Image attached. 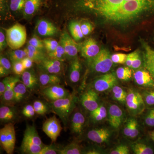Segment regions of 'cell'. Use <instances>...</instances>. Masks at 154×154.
Masks as SVG:
<instances>
[{
    "mask_svg": "<svg viewBox=\"0 0 154 154\" xmlns=\"http://www.w3.org/2000/svg\"><path fill=\"white\" fill-rule=\"evenodd\" d=\"M73 4L115 25H126L154 14V0H75Z\"/></svg>",
    "mask_w": 154,
    "mask_h": 154,
    "instance_id": "obj_1",
    "label": "cell"
},
{
    "mask_svg": "<svg viewBox=\"0 0 154 154\" xmlns=\"http://www.w3.org/2000/svg\"><path fill=\"white\" fill-rule=\"evenodd\" d=\"M77 99L75 95L72 94L66 98L50 102L51 110L60 118L65 126L68 124L70 116L75 107Z\"/></svg>",
    "mask_w": 154,
    "mask_h": 154,
    "instance_id": "obj_2",
    "label": "cell"
},
{
    "mask_svg": "<svg viewBox=\"0 0 154 154\" xmlns=\"http://www.w3.org/2000/svg\"><path fill=\"white\" fill-rule=\"evenodd\" d=\"M108 50L102 49L96 56L88 60L90 70L97 73L105 74L111 69L113 62Z\"/></svg>",
    "mask_w": 154,
    "mask_h": 154,
    "instance_id": "obj_3",
    "label": "cell"
},
{
    "mask_svg": "<svg viewBox=\"0 0 154 154\" xmlns=\"http://www.w3.org/2000/svg\"><path fill=\"white\" fill-rule=\"evenodd\" d=\"M5 30L8 46L11 49H19L25 45L27 36L25 26L16 23Z\"/></svg>",
    "mask_w": 154,
    "mask_h": 154,
    "instance_id": "obj_4",
    "label": "cell"
},
{
    "mask_svg": "<svg viewBox=\"0 0 154 154\" xmlns=\"http://www.w3.org/2000/svg\"><path fill=\"white\" fill-rule=\"evenodd\" d=\"M125 104L128 112L133 116L140 115L146 108L142 94L134 89L128 90Z\"/></svg>",
    "mask_w": 154,
    "mask_h": 154,
    "instance_id": "obj_5",
    "label": "cell"
},
{
    "mask_svg": "<svg viewBox=\"0 0 154 154\" xmlns=\"http://www.w3.org/2000/svg\"><path fill=\"white\" fill-rule=\"evenodd\" d=\"M16 142L15 127L12 122L6 123L0 130V144L7 154L14 153Z\"/></svg>",
    "mask_w": 154,
    "mask_h": 154,
    "instance_id": "obj_6",
    "label": "cell"
},
{
    "mask_svg": "<svg viewBox=\"0 0 154 154\" xmlns=\"http://www.w3.org/2000/svg\"><path fill=\"white\" fill-rule=\"evenodd\" d=\"M116 75L107 73L96 78L92 83V87L97 92H103L112 89L117 83Z\"/></svg>",
    "mask_w": 154,
    "mask_h": 154,
    "instance_id": "obj_7",
    "label": "cell"
},
{
    "mask_svg": "<svg viewBox=\"0 0 154 154\" xmlns=\"http://www.w3.org/2000/svg\"><path fill=\"white\" fill-rule=\"evenodd\" d=\"M43 132L51 140L53 143L57 140L63 129L60 121L55 115L46 119L43 125Z\"/></svg>",
    "mask_w": 154,
    "mask_h": 154,
    "instance_id": "obj_8",
    "label": "cell"
},
{
    "mask_svg": "<svg viewBox=\"0 0 154 154\" xmlns=\"http://www.w3.org/2000/svg\"><path fill=\"white\" fill-rule=\"evenodd\" d=\"M80 101L83 107L90 112L96 110L101 105L98 92L93 88H88L83 92Z\"/></svg>",
    "mask_w": 154,
    "mask_h": 154,
    "instance_id": "obj_9",
    "label": "cell"
},
{
    "mask_svg": "<svg viewBox=\"0 0 154 154\" xmlns=\"http://www.w3.org/2000/svg\"><path fill=\"white\" fill-rule=\"evenodd\" d=\"M41 93L45 99L50 102L66 98L71 94L69 91L60 84L43 88L42 89Z\"/></svg>",
    "mask_w": 154,
    "mask_h": 154,
    "instance_id": "obj_10",
    "label": "cell"
},
{
    "mask_svg": "<svg viewBox=\"0 0 154 154\" xmlns=\"http://www.w3.org/2000/svg\"><path fill=\"white\" fill-rule=\"evenodd\" d=\"M76 42L67 32H64L62 34L60 44L65 51L66 58L73 59L77 57L78 53L80 52L81 45Z\"/></svg>",
    "mask_w": 154,
    "mask_h": 154,
    "instance_id": "obj_11",
    "label": "cell"
},
{
    "mask_svg": "<svg viewBox=\"0 0 154 154\" xmlns=\"http://www.w3.org/2000/svg\"><path fill=\"white\" fill-rule=\"evenodd\" d=\"M107 119L110 127L113 129H119L125 119V114L122 109L116 104L109 105L107 110Z\"/></svg>",
    "mask_w": 154,
    "mask_h": 154,
    "instance_id": "obj_12",
    "label": "cell"
},
{
    "mask_svg": "<svg viewBox=\"0 0 154 154\" xmlns=\"http://www.w3.org/2000/svg\"><path fill=\"white\" fill-rule=\"evenodd\" d=\"M111 136V132L110 130L104 127L91 129L87 134L88 139L97 144H103L108 142Z\"/></svg>",
    "mask_w": 154,
    "mask_h": 154,
    "instance_id": "obj_13",
    "label": "cell"
},
{
    "mask_svg": "<svg viewBox=\"0 0 154 154\" xmlns=\"http://www.w3.org/2000/svg\"><path fill=\"white\" fill-rule=\"evenodd\" d=\"M38 67L43 72L60 75L63 71V62L47 57L42 61Z\"/></svg>",
    "mask_w": 154,
    "mask_h": 154,
    "instance_id": "obj_14",
    "label": "cell"
},
{
    "mask_svg": "<svg viewBox=\"0 0 154 154\" xmlns=\"http://www.w3.org/2000/svg\"><path fill=\"white\" fill-rule=\"evenodd\" d=\"M100 50L99 45L96 40L90 38L86 39L81 45L80 52L82 57L88 60L97 55Z\"/></svg>",
    "mask_w": 154,
    "mask_h": 154,
    "instance_id": "obj_15",
    "label": "cell"
},
{
    "mask_svg": "<svg viewBox=\"0 0 154 154\" xmlns=\"http://www.w3.org/2000/svg\"><path fill=\"white\" fill-rule=\"evenodd\" d=\"M134 79L137 85L146 88H154L153 78L148 70L137 69L134 73Z\"/></svg>",
    "mask_w": 154,
    "mask_h": 154,
    "instance_id": "obj_16",
    "label": "cell"
},
{
    "mask_svg": "<svg viewBox=\"0 0 154 154\" xmlns=\"http://www.w3.org/2000/svg\"><path fill=\"white\" fill-rule=\"evenodd\" d=\"M70 120V129L72 133L80 135L84 131L85 124L86 119L82 112L76 110L73 112Z\"/></svg>",
    "mask_w": 154,
    "mask_h": 154,
    "instance_id": "obj_17",
    "label": "cell"
},
{
    "mask_svg": "<svg viewBox=\"0 0 154 154\" xmlns=\"http://www.w3.org/2000/svg\"><path fill=\"white\" fill-rule=\"evenodd\" d=\"M22 83L30 93L36 91L40 87L38 76L33 70H25L22 75Z\"/></svg>",
    "mask_w": 154,
    "mask_h": 154,
    "instance_id": "obj_18",
    "label": "cell"
},
{
    "mask_svg": "<svg viewBox=\"0 0 154 154\" xmlns=\"http://www.w3.org/2000/svg\"><path fill=\"white\" fill-rule=\"evenodd\" d=\"M21 82L19 77L8 76V81L6 87L5 92L1 98L3 104L11 105L14 104V89L18 83Z\"/></svg>",
    "mask_w": 154,
    "mask_h": 154,
    "instance_id": "obj_19",
    "label": "cell"
},
{
    "mask_svg": "<svg viewBox=\"0 0 154 154\" xmlns=\"http://www.w3.org/2000/svg\"><path fill=\"white\" fill-rule=\"evenodd\" d=\"M139 133V125L137 119L133 117L128 118L123 128V134L125 136L133 139L137 137Z\"/></svg>",
    "mask_w": 154,
    "mask_h": 154,
    "instance_id": "obj_20",
    "label": "cell"
},
{
    "mask_svg": "<svg viewBox=\"0 0 154 154\" xmlns=\"http://www.w3.org/2000/svg\"><path fill=\"white\" fill-rule=\"evenodd\" d=\"M82 69V63L78 57L72 60L69 70V79L70 82L76 84L79 82Z\"/></svg>",
    "mask_w": 154,
    "mask_h": 154,
    "instance_id": "obj_21",
    "label": "cell"
},
{
    "mask_svg": "<svg viewBox=\"0 0 154 154\" xmlns=\"http://www.w3.org/2000/svg\"><path fill=\"white\" fill-rule=\"evenodd\" d=\"M36 30L39 35L45 37L54 36L58 32L55 25L45 19H41L37 22Z\"/></svg>",
    "mask_w": 154,
    "mask_h": 154,
    "instance_id": "obj_22",
    "label": "cell"
},
{
    "mask_svg": "<svg viewBox=\"0 0 154 154\" xmlns=\"http://www.w3.org/2000/svg\"><path fill=\"white\" fill-rule=\"evenodd\" d=\"M38 78L41 89L54 85H59L61 82L60 77L57 75L42 72L38 76Z\"/></svg>",
    "mask_w": 154,
    "mask_h": 154,
    "instance_id": "obj_23",
    "label": "cell"
},
{
    "mask_svg": "<svg viewBox=\"0 0 154 154\" xmlns=\"http://www.w3.org/2000/svg\"><path fill=\"white\" fill-rule=\"evenodd\" d=\"M17 111L11 105H2L0 107V119L1 122L8 123L16 119Z\"/></svg>",
    "mask_w": 154,
    "mask_h": 154,
    "instance_id": "obj_24",
    "label": "cell"
},
{
    "mask_svg": "<svg viewBox=\"0 0 154 154\" xmlns=\"http://www.w3.org/2000/svg\"><path fill=\"white\" fill-rule=\"evenodd\" d=\"M23 140L29 141L35 144L41 146H44L45 145L42 141L41 138L38 135V132L34 125H28L24 134Z\"/></svg>",
    "mask_w": 154,
    "mask_h": 154,
    "instance_id": "obj_25",
    "label": "cell"
},
{
    "mask_svg": "<svg viewBox=\"0 0 154 154\" xmlns=\"http://www.w3.org/2000/svg\"><path fill=\"white\" fill-rule=\"evenodd\" d=\"M25 50L27 53V57L38 65L48 57L43 52V51L38 49L28 44Z\"/></svg>",
    "mask_w": 154,
    "mask_h": 154,
    "instance_id": "obj_26",
    "label": "cell"
},
{
    "mask_svg": "<svg viewBox=\"0 0 154 154\" xmlns=\"http://www.w3.org/2000/svg\"><path fill=\"white\" fill-rule=\"evenodd\" d=\"M43 3V0H25L23 14L29 17L36 14Z\"/></svg>",
    "mask_w": 154,
    "mask_h": 154,
    "instance_id": "obj_27",
    "label": "cell"
},
{
    "mask_svg": "<svg viewBox=\"0 0 154 154\" xmlns=\"http://www.w3.org/2000/svg\"><path fill=\"white\" fill-rule=\"evenodd\" d=\"M107 116V110L104 105H101L96 110L90 112L91 122L98 123L105 120Z\"/></svg>",
    "mask_w": 154,
    "mask_h": 154,
    "instance_id": "obj_28",
    "label": "cell"
},
{
    "mask_svg": "<svg viewBox=\"0 0 154 154\" xmlns=\"http://www.w3.org/2000/svg\"><path fill=\"white\" fill-rule=\"evenodd\" d=\"M43 146L35 144L29 141L23 139L20 150L23 154H38Z\"/></svg>",
    "mask_w": 154,
    "mask_h": 154,
    "instance_id": "obj_29",
    "label": "cell"
},
{
    "mask_svg": "<svg viewBox=\"0 0 154 154\" xmlns=\"http://www.w3.org/2000/svg\"><path fill=\"white\" fill-rule=\"evenodd\" d=\"M27 91L28 89L23 83H18L14 89V104L22 102L25 99Z\"/></svg>",
    "mask_w": 154,
    "mask_h": 154,
    "instance_id": "obj_30",
    "label": "cell"
},
{
    "mask_svg": "<svg viewBox=\"0 0 154 154\" xmlns=\"http://www.w3.org/2000/svg\"><path fill=\"white\" fill-rule=\"evenodd\" d=\"M84 149L79 144L73 142L69 144L63 148L60 149L59 154H84Z\"/></svg>",
    "mask_w": 154,
    "mask_h": 154,
    "instance_id": "obj_31",
    "label": "cell"
},
{
    "mask_svg": "<svg viewBox=\"0 0 154 154\" xmlns=\"http://www.w3.org/2000/svg\"><path fill=\"white\" fill-rule=\"evenodd\" d=\"M144 49V65L146 67H154V50L145 42L142 41Z\"/></svg>",
    "mask_w": 154,
    "mask_h": 154,
    "instance_id": "obj_32",
    "label": "cell"
},
{
    "mask_svg": "<svg viewBox=\"0 0 154 154\" xmlns=\"http://www.w3.org/2000/svg\"><path fill=\"white\" fill-rule=\"evenodd\" d=\"M69 30L72 37L76 41H79L84 37L81 27V22L78 21H72L69 25Z\"/></svg>",
    "mask_w": 154,
    "mask_h": 154,
    "instance_id": "obj_33",
    "label": "cell"
},
{
    "mask_svg": "<svg viewBox=\"0 0 154 154\" xmlns=\"http://www.w3.org/2000/svg\"><path fill=\"white\" fill-rule=\"evenodd\" d=\"M134 153L136 154H152L153 149L148 145L142 142H137L131 145Z\"/></svg>",
    "mask_w": 154,
    "mask_h": 154,
    "instance_id": "obj_34",
    "label": "cell"
},
{
    "mask_svg": "<svg viewBox=\"0 0 154 154\" xmlns=\"http://www.w3.org/2000/svg\"><path fill=\"white\" fill-rule=\"evenodd\" d=\"M48 57L63 62L66 59V54L63 47L59 43L54 51L48 53Z\"/></svg>",
    "mask_w": 154,
    "mask_h": 154,
    "instance_id": "obj_35",
    "label": "cell"
},
{
    "mask_svg": "<svg viewBox=\"0 0 154 154\" xmlns=\"http://www.w3.org/2000/svg\"><path fill=\"white\" fill-rule=\"evenodd\" d=\"M111 89L113 99L122 104H125L127 92L125 91L123 88L116 85Z\"/></svg>",
    "mask_w": 154,
    "mask_h": 154,
    "instance_id": "obj_36",
    "label": "cell"
},
{
    "mask_svg": "<svg viewBox=\"0 0 154 154\" xmlns=\"http://www.w3.org/2000/svg\"><path fill=\"white\" fill-rule=\"evenodd\" d=\"M116 75L119 79L127 82L130 80L132 77V70L128 66L120 67L116 69Z\"/></svg>",
    "mask_w": 154,
    "mask_h": 154,
    "instance_id": "obj_37",
    "label": "cell"
},
{
    "mask_svg": "<svg viewBox=\"0 0 154 154\" xmlns=\"http://www.w3.org/2000/svg\"><path fill=\"white\" fill-rule=\"evenodd\" d=\"M26 57H27V54L25 49L13 50L9 54V59L12 63L22 61Z\"/></svg>",
    "mask_w": 154,
    "mask_h": 154,
    "instance_id": "obj_38",
    "label": "cell"
},
{
    "mask_svg": "<svg viewBox=\"0 0 154 154\" xmlns=\"http://www.w3.org/2000/svg\"><path fill=\"white\" fill-rule=\"evenodd\" d=\"M146 107L154 106V90H146L142 93Z\"/></svg>",
    "mask_w": 154,
    "mask_h": 154,
    "instance_id": "obj_39",
    "label": "cell"
},
{
    "mask_svg": "<svg viewBox=\"0 0 154 154\" xmlns=\"http://www.w3.org/2000/svg\"><path fill=\"white\" fill-rule=\"evenodd\" d=\"M33 105L36 113L38 115H44L49 110L48 106L40 100L34 101Z\"/></svg>",
    "mask_w": 154,
    "mask_h": 154,
    "instance_id": "obj_40",
    "label": "cell"
},
{
    "mask_svg": "<svg viewBox=\"0 0 154 154\" xmlns=\"http://www.w3.org/2000/svg\"><path fill=\"white\" fill-rule=\"evenodd\" d=\"M9 5L11 11L14 12H23L25 0H9Z\"/></svg>",
    "mask_w": 154,
    "mask_h": 154,
    "instance_id": "obj_41",
    "label": "cell"
},
{
    "mask_svg": "<svg viewBox=\"0 0 154 154\" xmlns=\"http://www.w3.org/2000/svg\"><path fill=\"white\" fill-rule=\"evenodd\" d=\"M44 44L45 48L48 53L52 52L57 48L59 43L55 39L52 38H45L42 40Z\"/></svg>",
    "mask_w": 154,
    "mask_h": 154,
    "instance_id": "obj_42",
    "label": "cell"
},
{
    "mask_svg": "<svg viewBox=\"0 0 154 154\" xmlns=\"http://www.w3.org/2000/svg\"><path fill=\"white\" fill-rule=\"evenodd\" d=\"M28 44L34 46L40 50L43 51L45 47L43 41L38 36L34 35L28 41Z\"/></svg>",
    "mask_w": 154,
    "mask_h": 154,
    "instance_id": "obj_43",
    "label": "cell"
},
{
    "mask_svg": "<svg viewBox=\"0 0 154 154\" xmlns=\"http://www.w3.org/2000/svg\"><path fill=\"white\" fill-rule=\"evenodd\" d=\"M110 154H130L129 148L125 144L119 145L110 151Z\"/></svg>",
    "mask_w": 154,
    "mask_h": 154,
    "instance_id": "obj_44",
    "label": "cell"
},
{
    "mask_svg": "<svg viewBox=\"0 0 154 154\" xmlns=\"http://www.w3.org/2000/svg\"><path fill=\"white\" fill-rule=\"evenodd\" d=\"M60 149L53 144L50 145H45L42 148L38 154H58Z\"/></svg>",
    "mask_w": 154,
    "mask_h": 154,
    "instance_id": "obj_45",
    "label": "cell"
},
{
    "mask_svg": "<svg viewBox=\"0 0 154 154\" xmlns=\"http://www.w3.org/2000/svg\"><path fill=\"white\" fill-rule=\"evenodd\" d=\"M12 70L14 74L20 75L25 71V69L21 61L12 63Z\"/></svg>",
    "mask_w": 154,
    "mask_h": 154,
    "instance_id": "obj_46",
    "label": "cell"
},
{
    "mask_svg": "<svg viewBox=\"0 0 154 154\" xmlns=\"http://www.w3.org/2000/svg\"><path fill=\"white\" fill-rule=\"evenodd\" d=\"M81 27L84 36H88L93 32L94 27L91 22L86 21L81 23Z\"/></svg>",
    "mask_w": 154,
    "mask_h": 154,
    "instance_id": "obj_47",
    "label": "cell"
},
{
    "mask_svg": "<svg viewBox=\"0 0 154 154\" xmlns=\"http://www.w3.org/2000/svg\"><path fill=\"white\" fill-rule=\"evenodd\" d=\"M144 121L147 126L154 127V108L151 109L146 113Z\"/></svg>",
    "mask_w": 154,
    "mask_h": 154,
    "instance_id": "obj_48",
    "label": "cell"
},
{
    "mask_svg": "<svg viewBox=\"0 0 154 154\" xmlns=\"http://www.w3.org/2000/svg\"><path fill=\"white\" fill-rule=\"evenodd\" d=\"M22 113V115L28 118H32L36 113L33 105L30 104L25 105V107H23Z\"/></svg>",
    "mask_w": 154,
    "mask_h": 154,
    "instance_id": "obj_49",
    "label": "cell"
},
{
    "mask_svg": "<svg viewBox=\"0 0 154 154\" xmlns=\"http://www.w3.org/2000/svg\"><path fill=\"white\" fill-rule=\"evenodd\" d=\"M0 66L4 68L9 73L13 71L12 70V63L8 58L1 54L0 56Z\"/></svg>",
    "mask_w": 154,
    "mask_h": 154,
    "instance_id": "obj_50",
    "label": "cell"
},
{
    "mask_svg": "<svg viewBox=\"0 0 154 154\" xmlns=\"http://www.w3.org/2000/svg\"><path fill=\"white\" fill-rule=\"evenodd\" d=\"M127 54L122 53H117L112 54L111 58L113 63L115 64L125 63Z\"/></svg>",
    "mask_w": 154,
    "mask_h": 154,
    "instance_id": "obj_51",
    "label": "cell"
},
{
    "mask_svg": "<svg viewBox=\"0 0 154 154\" xmlns=\"http://www.w3.org/2000/svg\"><path fill=\"white\" fill-rule=\"evenodd\" d=\"M135 51V54L133 61L132 66H131V69H140L142 63L141 57L139 52L137 51Z\"/></svg>",
    "mask_w": 154,
    "mask_h": 154,
    "instance_id": "obj_52",
    "label": "cell"
},
{
    "mask_svg": "<svg viewBox=\"0 0 154 154\" xmlns=\"http://www.w3.org/2000/svg\"><path fill=\"white\" fill-rule=\"evenodd\" d=\"M8 46L6 39V34H5L2 29L0 31V51L1 52L3 51Z\"/></svg>",
    "mask_w": 154,
    "mask_h": 154,
    "instance_id": "obj_53",
    "label": "cell"
},
{
    "mask_svg": "<svg viewBox=\"0 0 154 154\" xmlns=\"http://www.w3.org/2000/svg\"><path fill=\"white\" fill-rule=\"evenodd\" d=\"M8 81V76H7L5 77L0 82V96L1 97L3 96L4 93L5 92Z\"/></svg>",
    "mask_w": 154,
    "mask_h": 154,
    "instance_id": "obj_54",
    "label": "cell"
},
{
    "mask_svg": "<svg viewBox=\"0 0 154 154\" xmlns=\"http://www.w3.org/2000/svg\"><path fill=\"white\" fill-rule=\"evenodd\" d=\"M21 61L26 70L29 69L31 68L33 66V64L34 63L33 61L28 57H26L24 58Z\"/></svg>",
    "mask_w": 154,
    "mask_h": 154,
    "instance_id": "obj_55",
    "label": "cell"
},
{
    "mask_svg": "<svg viewBox=\"0 0 154 154\" xmlns=\"http://www.w3.org/2000/svg\"><path fill=\"white\" fill-rule=\"evenodd\" d=\"M136 51H134L131 53L127 54V56L126 60L125 61V64L127 66L130 68L131 69L133 61L134 59L135 54Z\"/></svg>",
    "mask_w": 154,
    "mask_h": 154,
    "instance_id": "obj_56",
    "label": "cell"
},
{
    "mask_svg": "<svg viewBox=\"0 0 154 154\" xmlns=\"http://www.w3.org/2000/svg\"><path fill=\"white\" fill-rule=\"evenodd\" d=\"M103 152L100 149L95 147L90 148L84 151V154H100L103 153Z\"/></svg>",
    "mask_w": 154,
    "mask_h": 154,
    "instance_id": "obj_57",
    "label": "cell"
},
{
    "mask_svg": "<svg viewBox=\"0 0 154 154\" xmlns=\"http://www.w3.org/2000/svg\"><path fill=\"white\" fill-rule=\"evenodd\" d=\"M9 74L10 73L6 70L5 69L0 66V76H1V78L8 76Z\"/></svg>",
    "mask_w": 154,
    "mask_h": 154,
    "instance_id": "obj_58",
    "label": "cell"
},
{
    "mask_svg": "<svg viewBox=\"0 0 154 154\" xmlns=\"http://www.w3.org/2000/svg\"><path fill=\"white\" fill-rule=\"evenodd\" d=\"M146 69L149 72L154 79V67H146Z\"/></svg>",
    "mask_w": 154,
    "mask_h": 154,
    "instance_id": "obj_59",
    "label": "cell"
},
{
    "mask_svg": "<svg viewBox=\"0 0 154 154\" xmlns=\"http://www.w3.org/2000/svg\"><path fill=\"white\" fill-rule=\"evenodd\" d=\"M149 135L151 139L154 142V130L152 131H149Z\"/></svg>",
    "mask_w": 154,
    "mask_h": 154,
    "instance_id": "obj_60",
    "label": "cell"
}]
</instances>
